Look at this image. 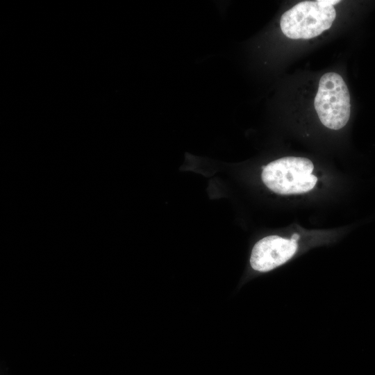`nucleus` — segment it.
Instances as JSON below:
<instances>
[{
  "instance_id": "7ed1b4c3",
  "label": "nucleus",
  "mask_w": 375,
  "mask_h": 375,
  "mask_svg": "<svg viewBox=\"0 0 375 375\" xmlns=\"http://www.w3.org/2000/svg\"><path fill=\"white\" fill-rule=\"evenodd\" d=\"M314 105L326 127L338 130L347 124L350 117V95L340 75L328 72L321 77Z\"/></svg>"
},
{
  "instance_id": "f03ea898",
  "label": "nucleus",
  "mask_w": 375,
  "mask_h": 375,
  "mask_svg": "<svg viewBox=\"0 0 375 375\" xmlns=\"http://www.w3.org/2000/svg\"><path fill=\"white\" fill-rule=\"evenodd\" d=\"M335 16L333 6L323 5L319 0L305 1L285 12L280 26L283 33L290 39H311L328 30Z\"/></svg>"
},
{
  "instance_id": "423d86ee",
  "label": "nucleus",
  "mask_w": 375,
  "mask_h": 375,
  "mask_svg": "<svg viewBox=\"0 0 375 375\" xmlns=\"http://www.w3.org/2000/svg\"><path fill=\"white\" fill-rule=\"evenodd\" d=\"M299 238V235L297 233H294L292 237H291V239L297 241L298 239Z\"/></svg>"
},
{
  "instance_id": "f257e3e1",
  "label": "nucleus",
  "mask_w": 375,
  "mask_h": 375,
  "mask_svg": "<svg viewBox=\"0 0 375 375\" xmlns=\"http://www.w3.org/2000/svg\"><path fill=\"white\" fill-rule=\"evenodd\" d=\"M262 180L266 186L280 194L307 192L317 178L312 174L314 165L306 158L284 157L262 167Z\"/></svg>"
},
{
  "instance_id": "39448f33",
  "label": "nucleus",
  "mask_w": 375,
  "mask_h": 375,
  "mask_svg": "<svg viewBox=\"0 0 375 375\" xmlns=\"http://www.w3.org/2000/svg\"><path fill=\"white\" fill-rule=\"evenodd\" d=\"M320 3L325 6H334L339 3V0H319Z\"/></svg>"
},
{
  "instance_id": "20e7f679",
  "label": "nucleus",
  "mask_w": 375,
  "mask_h": 375,
  "mask_svg": "<svg viewBox=\"0 0 375 375\" xmlns=\"http://www.w3.org/2000/svg\"><path fill=\"white\" fill-rule=\"evenodd\" d=\"M297 249V241L278 235H270L259 240L253 247L250 264L258 272L270 271L290 260Z\"/></svg>"
}]
</instances>
